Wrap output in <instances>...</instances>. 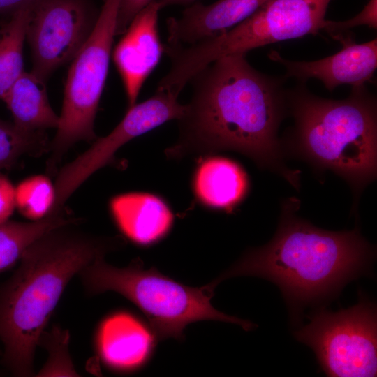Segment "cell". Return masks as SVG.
Wrapping results in <instances>:
<instances>
[{"label": "cell", "instance_id": "6da1fadb", "mask_svg": "<svg viewBox=\"0 0 377 377\" xmlns=\"http://www.w3.org/2000/svg\"><path fill=\"white\" fill-rule=\"evenodd\" d=\"M287 77L255 69L246 54L223 56L189 80L191 98L178 119L170 158L232 150L284 178L297 191L300 171L285 163L279 126L288 113Z\"/></svg>", "mask_w": 377, "mask_h": 377}, {"label": "cell", "instance_id": "7a4b0ae2", "mask_svg": "<svg viewBox=\"0 0 377 377\" xmlns=\"http://www.w3.org/2000/svg\"><path fill=\"white\" fill-rule=\"evenodd\" d=\"M299 199L283 200L277 230L267 244L248 251L212 283L240 276L272 281L281 290L297 321L307 306L336 297L350 281L368 274L376 250L359 228H319L299 217Z\"/></svg>", "mask_w": 377, "mask_h": 377}, {"label": "cell", "instance_id": "3957f363", "mask_svg": "<svg viewBox=\"0 0 377 377\" xmlns=\"http://www.w3.org/2000/svg\"><path fill=\"white\" fill-rule=\"evenodd\" d=\"M80 224L63 225L39 237L0 284L1 362L12 376H36L38 339L68 283L97 258L123 244L119 237L93 235Z\"/></svg>", "mask_w": 377, "mask_h": 377}, {"label": "cell", "instance_id": "277c9868", "mask_svg": "<svg viewBox=\"0 0 377 377\" xmlns=\"http://www.w3.org/2000/svg\"><path fill=\"white\" fill-rule=\"evenodd\" d=\"M294 126L281 142L285 156L306 161L318 173L330 170L350 185L357 207L363 189L377 174V103L365 84L344 99L312 94L306 83L288 89Z\"/></svg>", "mask_w": 377, "mask_h": 377}, {"label": "cell", "instance_id": "5b68a950", "mask_svg": "<svg viewBox=\"0 0 377 377\" xmlns=\"http://www.w3.org/2000/svg\"><path fill=\"white\" fill-rule=\"evenodd\" d=\"M77 276L88 296L114 291L129 300L145 315L158 339H182L186 325L203 320L237 324L246 331L256 326L216 310L211 304V284L190 287L154 269L142 268L138 260L117 267L100 256Z\"/></svg>", "mask_w": 377, "mask_h": 377}, {"label": "cell", "instance_id": "8992f818", "mask_svg": "<svg viewBox=\"0 0 377 377\" xmlns=\"http://www.w3.org/2000/svg\"><path fill=\"white\" fill-rule=\"evenodd\" d=\"M330 1L267 0L246 20L217 36L190 45H165L170 67L162 83L181 92L196 73L220 57L316 35L323 29Z\"/></svg>", "mask_w": 377, "mask_h": 377}, {"label": "cell", "instance_id": "52a82bcc", "mask_svg": "<svg viewBox=\"0 0 377 377\" xmlns=\"http://www.w3.org/2000/svg\"><path fill=\"white\" fill-rule=\"evenodd\" d=\"M121 0H104L87 40L71 61L55 135L50 142L46 172L55 175L68 149L97 138L94 121L108 73Z\"/></svg>", "mask_w": 377, "mask_h": 377}, {"label": "cell", "instance_id": "ba28073f", "mask_svg": "<svg viewBox=\"0 0 377 377\" xmlns=\"http://www.w3.org/2000/svg\"><path fill=\"white\" fill-rule=\"evenodd\" d=\"M309 320L294 335L313 350L327 376H376L377 317L373 303L362 297L337 312L320 308Z\"/></svg>", "mask_w": 377, "mask_h": 377}, {"label": "cell", "instance_id": "9c48e42d", "mask_svg": "<svg viewBox=\"0 0 377 377\" xmlns=\"http://www.w3.org/2000/svg\"><path fill=\"white\" fill-rule=\"evenodd\" d=\"M184 110L185 105L178 101V96L157 89L149 98L128 108L109 134L96 138L87 149L58 170L54 182L56 199L52 211L65 208L80 186L96 171L115 161L117 151L124 145L168 121L179 119Z\"/></svg>", "mask_w": 377, "mask_h": 377}, {"label": "cell", "instance_id": "30bf717a", "mask_svg": "<svg viewBox=\"0 0 377 377\" xmlns=\"http://www.w3.org/2000/svg\"><path fill=\"white\" fill-rule=\"evenodd\" d=\"M97 17L84 0L36 1L26 32L32 72L46 80L57 68L72 61L89 36Z\"/></svg>", "mask_w": 377, "mask_h": 377}, {"label": "cell", "instance_id": "8fae6325", "mask_svg": "<svg viewBox=\"0 0 377 377\" xmlns=\"http://www.w3.org/2000/svg\"><path fill=\"white\" fill-rule=\"evenodd\" d=\"M334 39L342 44V49L318 60H288L276 50H271L268 57L285 67L287 78L293 77L302 83L311 78L318 79L329 91L343 84L359 87L370 82L377 67L376 38L357 44L351 34L345 33Z\"/></svg>", "mask_w": 377, "mask_h": 377}, {"label": "cell", "instance_id": "7c38bea8", "mask_svg": "<svg viewBox=\"0 0 377 377\" xmlns=\"http://www.w3.org/2000/svg\"><path fill=\"white\" fill-rule=\"evenodd\" d=\"M161 8L153 0L128 24L115 46L112 57L124 87L128 108L136 103L140 89L164 52L158 34Z\"/></svg>", "mask_w": 377, "mask_h": 377}, {"label": "cell", "instance_id": "4fadbf2b", "mask_svg": "<svg viewBox=\"0 0 377 377\" xmlns=\"http://www.w3.org/2000/svg\"><path fill=\"white\" fill-rule=\"evenodd\" d=\"M267 0H218L186 8L178 17L167 20L168 43L190 45L217 36L256 12Z\"/></svg>", "mask_w": 377, "mask_h": 377}, {"label": "cell", "instance_id": "5bb4252c", "mask_svg": "<svg viewBox=\"0 0 377 377\" xmlns=\"http://www.w3.org/2000/svg\"><path fill=\"white\" fill-rule=\"evenodd\" d=\"M153 345V336L136 317L117 312L99 325L96 346L103 362L117 370H131L143 364Z\"/></svg>", "mask_w": 377, "mask_h": 377}, {"label": "cell", "instance_id": "9a60e30c", "mask_svg": "<svg viewBox=\"0 0 377 377\" xmlns=\"http://www.w3.org/2000/svg\"><path fill=\"white\" fill-rule=\"evenodd\" d=\"M110 213L122 233L136 244L146 245L170 230L173 215L163 200L146 193H127L113 197Z\"/></svg>", "mask_w": 377, "mask_h": 377}, {"label": "cell", "instance_id": "2e32d148", "mask_svg": "<svg viewBox=\"0 0 377 377\" xmlns=\"http://www.w3.org/2000/svg\"><path fill=\"white\" fill-rule=\"evenodd\" d=\"M193 185L196 196L203 204L230 211L245 198L249 182L246 172L237 163L214 156L199 165Z\"/></svg>", "mask_w": 377, "mask_h": 377}, {"label": "cell", "instance_id": "e0dca14e", "mask_svg": "<svg viewBox=\"0 0 377 377\" xmlns=\"http://www.w3.org/2000/svg\"><path fill=\"white\" fill-rule=\"evenodd\" d=\"M44 80L24 71L2 96L14 125L28 132L57 128L59 116L52 108Z\"/></svg>", "mask_w": 377, "mask_h": 377}, {"label": "cell", "instance_id": "ac0fdd59", "mask_svg": "<svg viewBox=\"0 0 377 377\" xmlns=\"http://www.w3.org/2000/svg\"><path fill=\"white\" fill-rule=\"evenodd\" d=\"M82 219L74 216L66 209L52 212L38 221L28 222L8 221L0 225V274L19 262L26 249L46 232L57 227L82 223Z\"/></svg>", "mask_w": 377, "mask_h": 377}, {"label": "cell", "instance_id": "d6986e66", "mask_svg": "<svg viewBox=\"0 0 377 377\" xmlns=\"http://www.w3.org/2000/svg\"><path fill=\"white\" fill-rule=\"evenodd\" d=\"M34 3L13 12L8 21L0 27V99L24 72L23 47Z\"/></svg>", "mask_w": 377, "mask_h": 377}, {"label": "cell", "instance_id": "ffe728a7", "mask_svg": "<svg viewBox=\"0 0 377 377\" xmlns=\"http://www.w3.org/2000/svg\"><path fill=\"white\" fill-rule=\"evenodd\" d=\"M50 142L45 131H24L0 119V172L22 156L37 157L48 152Z\"/></svg>", "mask_w": 377, "mask_h": 377}, {"label": "cell", "instance_id": "44dd1931", "mask_svg": "<svg viewBox=\"0 0 377 377\" xmlns=\"http://www.w3.org/2000/svg\"><path fill=\"white\" fill-rule=\"evenodd\" d=\"M55 199L54 182L47 175L29 177L15 186V209L30 221H38L50 214Z\"/></svg>", "mask_w": 377, "mask_h": 377}, {"label": "cell", "instance_id": "7402d4cb", "mask_svg": "<svg viewBox=\"0 0 377 377\" xmlns=\"http://www.w3.org/2000/svg\"><path fill=\"white\" fill-rule=\"evenodd\" d=\"M70 334L59 325L46 329L40 334L37 346L47 353V359L36 376H80L69 352Z\"/></svg>", "mask_w": 377, "mask_h": 377}, {"label": "cell", "instance_id": "603a6c76", "mask_svg": "<svg viewBox=\"0 0 377 377\" xmlns=\"http://www.w3.org/2000/svg\"><path fill=\"white\" fill-rule=\"evenodd\" d=\"M377 0H369L363 10L350 20L345 21L326 20L322 30L326 31L333 38L347 33L354 27L367 25L369 27H377Z\"/></svg>", "mask_w": 377, "mask_h": 377}, {"label": "cell", "instance_id": "cb8c5ba5", "mask_svg": "<svg viewBox=\"0 0 377 377\" xmlns=\"http://www.w3.org/2000/svg\"><path fill=\"white\" fill-rule=\"evenodd\" d=\"M153 0H121L115 36L122 35L133 17Z\"/></svg>", "mask_w": 377, "mask_h": 377}, {"label": "cell", "instance_id": "d4e9b609", "mask_svg": "<svg viewBox=\"0 0 377 377\" xmlns=\"http://www.w3.org/2000/svg\"><path fill=\"white\" fill-rule=\"evenodd\" d=\"M15 209V186L0 172V225L9 221Z\"/></svg>", "mask_w": 377, "mask_h": 377}, {"label": "cell", "instance_id": "484cf974", "mask_svg": "<svg viewBox=\"0 0 377 377\" xmlns=\"http://www.w3.org/2000/svg\"><path fill=\"white\" fill-rule=\"evenodd\" d=\"M38 0H0V14L13 13L19 8Z\"/></svg>", "mask_w": 377, "mask_h": 377}, {"label": "cell", "instance_id": "4316f807", "mask_svg": "<svg viewBox=\"0 0 377 377\" xmlns=\"http://www.w3.org/2000/svg\"><path fill=\"white\" fill-rule=\"evenodd\" d=\"M161 9L173 5H188L197 0H157Z\"/></svg>", "mask_w": 377, "mask_h": 377}, {"label": "cell", "instance_id": "83f0119b", "mask_svg": "<svg viewBox=\"0 0 377 377\" xmlns=\"http://www.w3.org/2000/svg\"><path fill=\"white\" fill-rule=\"evenodd\" d=\"M1 350H0V376H1L2 374H4L6 373V371H4L2 365H1Z\"/></svg>", "mask_w": 377, "mask_h": 377}, {"label": "cell", "instance_id": "f1b7e54d", "mask_svg": "<svg viewBox=\"0 0 377 377\" xmlns=\"http://www.w3.org/2000/svg\"><path fill=\"white\" fill-rule=\"evenodd\" d=\"M1 25H2V24H0V27H1Z\"/></svg>", "mask_w": 377, "mask_h": 377}]
</instances>
